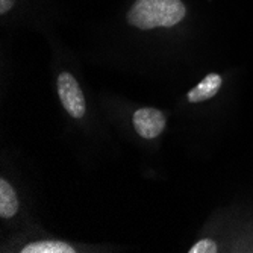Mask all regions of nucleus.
I'll list each match as a JSON object with an SVG mask.
<instances>
[{
	"label": "nucleus",
	"instance_id": "nucleus-1",
	"mask_svg": "<svg viewBox=\"0 0 253 253\" xmlns=\"http://www.w3.org/2000/svg\"><path fill=\"white\" fill-rule=\"evenodd\" d=\"M180 0H136L127 12V21L138 29L171 28L185 17Z\"/></svg>",
	"mask_w": 253,
	"mask_h": 253
},
{
	"label": "nucleus",
	"instance_id": "nucleus-2",
	"mask_svg": "<svg viewBox=\"0 0 253 253\" xmlns=\"http://www.w3.org/2000/svg\"><path fill=\"white\" fill-rule=\"evenodd\" d=\"M58 94L65 108V111L75 119H81L85 116L86 105L82 89L70 73H61L58 78Z\"/></svg>",
	"mask_w": 253,
	"mask_h": 253
},
{
	"label": "nucleus",
	"instance_id": "nucleus-3",
	"mask_svg": "<svg viewBox=\"0 0 253 253\" xmlns=\"http://www.w3.org/2000/svg\"><path fill=\"white\" fill-rule=\"evenodd\" d=\"M133 127L138 135L146 138V140H153L166 127V116L159 109L155 108H141L138 109L133 117Z\"/></svg>",
	"mask_w": 253,
	"mask_h": 253
},
{
	"label": "nucleus",
	"instance_id": "nucleus-4",
	"mask_svg": "<svg viewBox=\"0 0 253 253\" xmlns=\"http://www.w3.org/2000/svg\"><path fill=\"white\" fill-rule=\"evenodd\" d=\"M221 76L217 73H211L206 78H203V81H200L199 85H196L190 93H188V100L191 103H199L203 100H208L211 97H214L218 89L221 86Z\"/></svg>",
	"mask_w": 253,
	"mask_h": 253
},
{
	"label": "nucleus",
	"instance_id": "nucleus-5",
	"mask_svg": "<svg viewBox=\"0 0 253 253\" xmlns=\"http://www.w3.org/2000/svg\"><path fill=\"white\" fill-rule=\"evenodd\" d=\"M18 211V199L14 188L2 179L0 180V217L11 218Z\"/></svg>",
	"mask_w": 253,
	"mask_h": 253
},
{
	"label": "nucleus",
	"instance_id": "nucleus-6",
	"mask_svg": "<svg viewBox=\"0 0 253 253\" xmlns=\"http://www.w3.org/2000/svg\"><path fill=\"white\" fill-rule=\"evenodd\" d=\"M76 250L62 241H37L23 247L21 253H75Z\"/></svg>",
	"mask_w": 253,
	"mask_h": 253
},
{
	"label": "nucleus",
	"instance_id": "nucleus-7",
	"mask_svg": "<svg viewBox=\"0 0 253 253\" xmlns=\"http://www.w3.org/2000/svg\"><path fill=\"white\" fill-rule=\"evenodd\" d=\"M188 252L190 253H215L217 244L212 240H202V241L196 243Z\"/></svg>",
	"mask_w": 253,
	"mask_h": 253
},
{
	"label": "nucleus",
	"instance_id": "nucleus-8",
	"mask_svg": "<svg viewBox=\"0 0 253 253\" xmlns=\"http://www.w3.org/2000/svg\"><path fill=\"white\" fill-rule=\"evenodd\" d=\"M15 3V0H0V14L8 12Z\"/></svg>",
	"mask_w": 253,
	"mask_h": 253
}]
</instances>
